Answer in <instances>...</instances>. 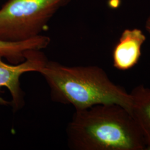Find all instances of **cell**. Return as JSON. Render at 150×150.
<instances>
[{
    "instance_id": "6da1fadb",
    "label": "cell",
    "mask_w": 150,
    "mask_h": 150,
    "mask_svg": "<svg viewBox=\"0 0 150 150\" xmlns=\"http://www.w3.org/2000/svg\"><path fill=\"white\" fill-rule=\"evenodd\" d=\"M73 150H144L147 142L131 113L116 104L75 111L66 129Z\"/></svg>"
},
{
    "instance_id": "7a4b0ae2",
    "label": "cell",
    "mask_w": 150,
    "mask_h": 150,
    "mask_svg": "<svg viewBox=\"0 0 150 150\" xmlns=\"http://www.w3.org/2000/svg\"><path fill=\"white\" fill-rule=\"evenodd\" d=\"M40 74L48 85L52 101L82 110L97 105L116 104L131 113L132 98L97 66H67L48 60Z\"/></svg>"
},
{
    "instance_id": "3957f363",
    "label": "cell",
    "mask_w": 150,
    "mask_h": 150,
    "mask_svg": "<svg viewBox=\"0 0 150 150\" xmlns=\"http://www.w3.org/2000/svg\"><path fill=\"white\" fill-rule=\"evenodd\" d=\"M71 1L8 0L0 8V40L21 42L40 35Z\"/></svg>"
},
{
    "instance_id": "277c9868",
    "label": "cell",
    "mask_w": 150,
    "mask_h": 150,
    "mask_svg": "<svg viewBox=\"0 0 150 150\" xmlns=\"http://www.w3.org/2000/svg\"><path fill=\"white\" fill-rule=\"evenodd\" d=\"M0 54V105H10L14 111L25 105V93L22 89L20 78L30 72L40 73L48 59L41 50H29L25 59L20 64L5 62Z\"/></svg>"
},
{
    "instance_id": "5b68a950",
    "label": "cell",
    "mask_w": 150,
    "mask_h": 150,
    "mask_svg": "<svg viewBox=\"0 0 150 150\" xmlns=\"http://www.w3.org/2000/svg\"><path fill=\"white\" fill-rule=\"evenodd\" d=\"M146 40L145 34L139 28L126 29L113 50V64L121 71L132 69L139 62L141 48Z\"/></svg>"
},
{
    "instance_id": "8992f818",
    "label": "cell",
    "mask_w": 150,
    "mask_h": 150,
    "mask_svg": "<svg viewBox=\"0 0 150 150\" xmlns=\"http://www.w3.org/2000/svg\"><path fill=\"white\" fill-rule=\"evenodd\" d=\"M129 93L132 98L131 113L150 148V88L140 85Z\"/></svg>"
},
{
    "instance_id": "52a82bcc",
    "label": "cell",
    "mask_w": 150,
    "mask_h": 150,
    "mask_svg": "<svg viewBox=\"0 0 150 150\" xmlns=\"http://www.w3.org/2000/svg\"><path fill=\"white\" fill-rule=\"evenodd\" d=\"M50 38L40 35L21 42H7L0 40V54L10 64H18L25 59L29 50H42L48 47Z\"/></svg>"
},
{
    "instance_id": "ba28073f",
    "label": "cell",
    "mask_w": 150,
    "mask_h": 150,
    "mask_svg": "<svg viewBox=\"0 0 150 150\" xmlns=\"http://www.w3.org/2000/svg\"><path fill=\"white\" fill-rule=\"evenodd\" d=\"M145 28L150 35V16L146 20L145 23Z\"/></svg>"
}]
</instances>
